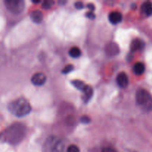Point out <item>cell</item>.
Listing matches in <instances>:
<instances>
[{
	"instance_id": "cell-21",
	"label": "cell",
	"mask_w": 152,
	"mask_h": 152,
	"mask_svg": "<svg viewBox=\"0 0 152 152\" xmlns=\"http://www.w3.org/2000/svg\"><path fill=\"white\" fill-rule=\"evenodd\" d=\"M75 7L76 8L80 10V9H83L84 7V6H83V2H81V1H77V2L75 3Z\"/></svg>"
},
{
	"instance_id": "cell-16",
	"label": "cell",
	"mask_w": 152,
	"mask_h": 152,
	"mask_svg": "<svg viewBox=\"0 0 152 152\" xmlns=\"http://www.w3.org/2000/svg\"><path fill=\"white\" fill-rule=\"evenodd\" d=\"M72 83L73 86H74L76 88L79 89V90L82 91L84 90V88L86 86V85L85 84L84 82L81 81V80H74V81H72V83Z\"/></svg>"
},
{
	"instance_id": "cell-3",
	"label": "cell",
	"mask_w": 152,
	"mask_h": 152,
	"mask_svg": "<svg viewBox=\"0 0 152 152\" xmlns=\"http://www.w3.org/2000/svg\"><path fill=\"white\" fill-rule=\"evenodd\" d=\"M136 100L143 111H152V96L145 89H140L136 94Z\"/></svg>"
},
{
	"instance_id": "cell-4",
	"label": "cell",
	"mask_w": 152,
	"mask_h": 152,
	"mask_svg": "<svg viewBox=\"0 0 152 152\" xmlns=\"http://www.w3.org/2000/svg\"><path fill=\"white\" fill-rule=\"evenodd\" d=\"M4 4L7 10L13 14H19L25 9V1L22 0H6Z\"/></svg>"
},
{
	"instance_id": "cell-22",
	"label": "cell",
	"mask_w": 152,
	"mask_h": 152,
	"mask_svg": "<svg viewBox=\"0 0 152 152\" xmlns=\"http://www.w3.org/2000/svg\"><path fill=\"white\" fill-rule=\"evenodd\" d=\"M86 16H87L88 18H89V19H94L95 18L94 13L93 12H91V11L88 12V13L86 14Z\"/></svg>"
},
{
	"instance_id": "cell-10",
	"label": "cell",
	"mask_w": 152,
	"mask_h": 152,
	"mask_svg": "<svg viewBox=\"0 0 152 152\" xmlns=\"http://www.w3.org/2000/svg\"><path fill=\"white\" fill-rule=\"evenodd\" d=\"M106 51L108 54L114 56V55L117 54V53L119 52V47L115 43H110L107 45Z\"/></svg>"
},
{
	"instance_id": "cell-20",
	"label": "cell",
	"mask_w": 152,
	"mask_h": 152,
	"mask_svg": "<svg viewBox=\"0 0 152 152\" xmlns=\"http://www.w3.org/2000/svg\"><path fill=\"white\" fill-rule=\"evenodd\" d=\"M81 122H83V123L87 124V123H88L89 122H90V118H89L88 117H87V116H83L81 118Z\"/></svg>"
},
{
	"instance_id": "cell-19",
	"label": "cell",
	"mask_w": 152,
	"mask_h": 152,
	"mask_svg": "<svg viewBox=\"0 0 152 152\" xmlns=\"http://www.w3.org/2000/svg\"><path fill=\"white\" fill-rule=\"evenodd\" d=\"M53 4V2L52 1H49V0H47V1H43L42 3V7L45 9L50 8L52 6V4Z\"/></svg>"
},
{
	"instance_id": "cell-2",
	"label": "cell",
	"mask_w": 152,
	"mask_h": 152,
	"mask_svg": "<svg viewBox=\"0 0 152 152\" xmlns=\"http://www.w3.org/2000/svg\"><path fill=\"white\" fill-rule=\"evenodd\" d=\"M9 111L18 117H22L28 115L31 111L30 103L25 98L21 97L12 101L7 105Z\"/></svg>"
},
{
	"instance_id": "cell-6",
	"label": "cell",
	"mask_w": 152,
	"mask_h": 152,
	"mask_svg": "<svg viewBox=\"0 0 152 152\" xmlns=\"http://www.w3.org/2000/svg\"><path fill=\"white\" fill-rule=\"evenodd\" d=\"M47 80V77L43 73H37L31 78V82L34 85L37 86H42Z\"/></svg>"
},
{
	"instance_id": "cell-9",
	"label": "cell",
	"mask_w": 152,
	"mask_h": 152,
	"mask_svg": "<svg viewBox=\"0 0 152 152\" xmlns=\"http://www.w3.org/2000/svg\"><path fill=\"white\" fill-rule=\"evenodd\" d=\"M31 20L35 23H40L42 21L43 15L39 10H34L30 14Z\"/></svg>"
},
{
	"instance_id": "cell-13",
	"label": "cell",
	"mask_w": 152,
	"mask_h": 152,
	"mask_svg": "<svg viewBox=\"0 0 152 152\" xmlns=\"http://www.w3.org/2000/svg\"><path fill=\"white\" fill-rule=\"evenodd\" d=\"M134 72L137 75H141L145 71V65L142 62H137L134 65Z\"/></svg>"
},
{
	"instance_id": "cell-15",
	"label": "cell",
	"mask_w": 152,
	"mask_h": 152,
	"mask_svg": "<svg viewBox=\"0 0 152 152\" xmlns=\"http://www.w3.org/2000/svg\"><path fill=\"white\" fill-rule=\"evenodd\" d=\"M70 56H72L73 58H78L81 56L82 53L81 50L79 48L77 47H73L71 50H69Z\"/></svg>"
},
{
	"instance_id": "cell-8",
	"label": "cell",
	"mask_w": 152,
	"mask_h": 152,
	"mask_svg": "<svg viewBox=\"0 0 152 152\" xmlns=\"http://www.w3.org/2000/svg\"><path fill=\"white\" fill-rule=\"evenodd\" d=\"M108 19H109V21L111 23L116 25V24H118L121 22L122 19H123V16H122V14L120 13L114 11L111 12L110 13L109 16H108Z\"/></svg>"
},
{
	"instance_id": "cell-24",
	"label": "cell",
	"mask_w": 152,
	"mask_h": 152,
	"mask_svg": "<svg viewBox=\"0 0 152 152\" xmlns=\"http://www.w3.org/2000/svg\"><path fill=\"white\" fill-rule=\"evenodd\" d=\"M88 8H89L91 10V11L92 12V10H94L95 9V7H94V4H88Z\"/></svg>"
},
{
	"instance_id": "cell-5",
	"label": "cell",
	"mask_w": 152,
	"mask_h": 152,
	"mask_svg": "<svg viewBox=\"0 0 152 152\" xmlns=\"http://www.w3.org/2000/svg\"><path fill=\"white\" fill-rule=\"evenodd\" d=\"M45 145V152H64V144L59 140L50 138Z\"/></svg>"
},
{
	"instance_id": "cell-1",
	"label": "cell",
	"mask_w": 152,
	"mask_h": 152,
	"mask_svg": "<svg viewBox=\"0 0 152 152\" xmlns=\"http://www.w3.org/2000/svg\"><path fill=\"white\" fill-rule=\"evenodd\" d=\"M27 129L21 123H14L0 134V140L11 145H17L26 135Z\"/></svg>"
},
{
	"instance_id": "cell-18",
	"label": "cell",
	"mask_w": 152,
	"mask_h": 152,
	"mask_svg": "<svg viewBox=\"0 0 152 152\" xmlns=\"http://www.w3.org/2000/svg\"><path fill=\"white\" fill-rule=\"evenodd\" d=\"M67 152H80V151L77 145H71L67 149Z\"/></svg>"
},
{
	"instance_id": "cell-25",
	"label": "cell",
	"mask_w": 152,
	"mask_h": 152,
	"mask_svg": "<svg viewBox=\"0 0 152 152\" xmlns=\"http://www.w3.org/2000/svg\"><path fill=\"white\" fill-rule=\"evenodd\" d=\"M33 2H34V3H39V1H33Z\"/></svg>"
},
{
	"instance_id": "cell-7",
	"label": "cell",
	"mask_w": 152,
	"mask_h": 152,
	"mask_svg": "<svg viewBox=\"0 0 152 152\" xmlns=\"http://www.w3.org/2000/svg\"><path fill=\"white\" fill-rule=\"evenodd\" d=\"M117 82L119 86L121 88L127 87L129 85V77L127 74L124 72H121L117 75Z\"/></svg>"
},
{
	"instance_id": "cell-23",
	"label": "cell",
	"mask_w": 152,
	"mask_h": 152,
	"mask_svg": "<svg viewBox=\"0 0 152 152\" xmlns=\"http://www.w3.org/2000/svg\"><path fill=\"white\" fill-rule=\"evenodd\" d=\"M102 152H117V151L111 148H105L102 149Z\"/></svg>"
},
{
	"instance_id": "cell-11",
	"label": "cell",
	"mask_w": 152,
	"mask_h": 152,
	"mask_svg": "<svg viewBox=\"0 0 152 152\" xmlns=\"http://www.w3.org/2000/svg\"><path fill=\"white\" fill-rule=\"evenodd\" d=\"M141 10L143 13H145L146 16H149L152 15V4L150 1H146L143 3L141 7Z\"/></svg>"
},
{
	"instance_id": "cell-17",
	"label": "cell",
	"mask_w": 152,
	"mask_h": 152,
	"mask_svg": "<svg viewBox=\"0 0 152 152\" xmlns=\"http://www.w3.org/2000/svg\"><path fill=\"white\" fill-rule=\"evenodd\" d=\"M74 70V66L72 65H68L64 68V69L62 70V73L63 74H68V73L71 72V71Z\"/></svg>"
},
{
	"instance_id": "cell-14",
	"label": "cell",
	"mask_w": 152,
	"mask_h": 152,
	"mask_svg": "<svg viewBox=\"0 0 152 152\" xmlns=\"http://www.w3.org/2000/svg\"><path fill=\"white\" fill-rule=\"evenodd\" d=\"M142 48V42H141L139 39H135L132 42V45H131V48H132V51H135V50H140Z\"/></svg>"
},
{
	"instance_id": "cell-12",
	"label": "cell",
	"mask_w": 152,
	"mask_h": 152,
	"mask_svg": "<svg viewBox=\"0 0 152 152\" xmlns=\"http://www.w3.org/2000/svg\"><path fill=\"white\" fill-rule=\"evenodd\" d=\"M83 91V94H84L83 99L85 100V102H88V101L90 100V99L92 97V96H93L94 93L92 88L89 86H86Z\"/></svg>"
}]
</instances>
